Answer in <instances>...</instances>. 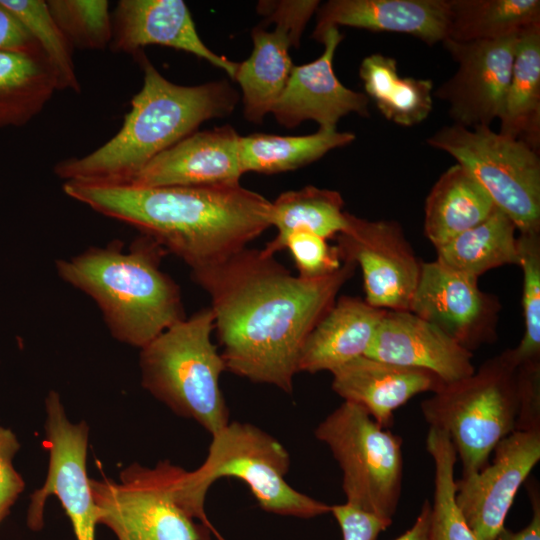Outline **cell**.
I'll return each instance as SVG.
<instances>
[{"mask_svg":"<svg viewBox=\"0 0 540 540\" xmlns=\"http://www.w3.org/2000/svg\"><path fill=\"white\" fill-rule=\"evenodd\" d=\"M356 267L345 260L330 275L303 279L274 256L244 248L219 263L191 270L192 280L210 297L226 370L291 393L307 336Z\"/></svg>","mask_w":540,"mask_h":540,"instance_id":"1","label":"cell"},{"mask_svg":"<svg viewBox=\"0 0 540 540\" xmlns=\"http://www.w3.org/2000/svg\"><path fill=\"white\" fill-rule=\"evenodd\" d=\"M62 189L150 237L191 270L225 260L272 226V202L240 183L138 187L66 181Z\"/></svg>","mask_w":540,"mask_h":540,"instance_id":"2","label":"cell"},{"mask_svg":"<svg viewBox=\"0 0 540 540\" xmlns=\"http://www.w3.org/2000/svg\"><path fill=\"white\" fill-rule=\"evenodd\" d=\"M143 85L119 131L93 152L57 163L66 181L129 183L154 157L195 132L204 121L229 115L238 100L226 82L183 86L167 80L139 51Z\"/></svg>","mask_w":540,"mask_h":540,"instance_id":"3","label":"cell"},{"mask_svg":"<svg viewBox=\"0 0 540 540\" xmlns=\"http://www.w3.org/2000/svg\"><path fill=\"white\" fill-rule=\"evenodd\" d=\"M165 253L140 235L127 250L114 240L58 259L55 270L95 302L115 340L141 349L186 317L178 284L160 267Z\"/></svg>","mask_w":540,"mask_h":540,"instance_id":"4","label":"cell"},{"mask_svg":"<svg viewBox=\"0 0 540 540\" xmlns=\"http://www.w3.org/2000/svg\"><path fill=\"white\" fill-rule=\"evenodd\" d=\"M213 331V313L203 308L168 327L139 353L142 387L211 435L230 422L219 385L226 368L212 342Z\"/></svg>","mask_w":540,"mask_h":540,"instance_id":"5","label":"cell"},{"mask_svg":"<svg viewBox=\"0 0 540 540\" xmlns=\"http://www.w3.org/2000/svg\"><path fill=\"white\" fill-rule=\"evenodd\" d=\"M98 524L117 540H209L204 504L188 487V471L168 460L131 463L119 480L90 478Z\"/></svg>","mask_w":540,"mask_h":540,"instance_id":"6","label":"cell"},{"mask_svg":"<svg viewBox=\"0 0 540 540\" xmlns=\"http://www.w3.org/2000/svg\"><path fill=\"white\" fill-rule=\"evenodd\" d=\"M517 363L511 349L487 359L471 375L444 383L421 403L430 427L446 432L462 463V476L480 471L495 446L515 431Z\"/></svg>","mask_w":540,"mask_h":540,"instance_id":"7","label":"cell"},{"mask_svg":"<svg viewBox=\"0 0 540 540\" xmlns=\"http://www.w3.org/2000/svg\"><path fill=\"white\" fill-rule=\"evenodd\" d=\"M286 448L273 436L250 423L229 422L212 434L204 462L188 472L193 495L205 503L211 485L222 477L243 481L260 507L270 513L303 519L331 512V506L290 486Z\"/></svg>","mask_w":540,"mask_h":540,"instance_id":"8","label":"cell"},{"mask_svg":"<svg viewBox=\"0 0 540 540\" xmlns=\"http://www.w3.org/2000/svg\"><path fill=\"white\" fill-rule=\"evenodd\" d=\"M342 470L346 504L391 524L401 495L402 440L344 401L315 429Z\"/></svg>","mask_w":540,"mask_h":540,"instance_id":"9","label":"cell"},{"mask_svg":"<svg viewBox=\"0 0 540 540\" xmlns=\"http://www.w3.org/2000/svg\"><path fill=\"white\" fill-rule=\"evenodd\" d=\"M426 142L464 167L520 233L540 232L538 152L489 126H444Z\"/></svg>","mask_w":540,"mask_h":540,"instance_id":"10","label":"cell"},{"mask_svg":"<svg viewBox=\"0 0 540 540\" xmlns=\"http://www.w3.org/2000/svg\"><path fill=\"white\" fill-rule=\"evenodd\" d=\"M44 447L48 469L43 485L30 496L26 523L30 530L44 527L45 506L50 496L60 501L76 540H95L98 508L87 473L89 426L73 422L60 394L50 390L44 399Z\"/></svg>","mask_w":540,"mask_h":540,"instance_id":"11","label":"cell"},{"mask_svg":"<svg viewBox=\"0 0 540 540\" xmlns=\"http://www.w3.org/2000/svg\"><path fill=\"white\" fill-rule=\"evenodd\" d=\"M336 240L341 260L360 266L369 305L409 311L422 261L398 222L367 220L346 212V227Z\"/></svg>","mask_w":540,"mask_h":540,"instance_id":"12","label":"cell"},{"mask_svg":"<svg viewBox=\"0 0 540 540\" xmlns=\"http://www.w3.org/2000/svg\"><path fill=\"white\" fill-rule=\"evenodd\" d=\"M518 37L519 34L489 41L443 42L458 68L433 94L447 103L453 124L490 127L499 119Z\"/></svg>","mask_w":540,"mask_h":540,"instance_id":"13","label":"cell"},{"mask_svg":"<svg viewBox=\"0 0 540 540\" xmlns=\"http://www.w3.org/2000/svg\"><path fill=\"white\" fill-rule=\"evenodd\" d=\"M409 311L470 352L496 340L498 299L479 288L478 278L437 260L421 263Z\"/></svg>","mask_w":540,"mask_h":540,"instance_id":"14","label":"cell"},{"mask_svg":"<svg viewBox=\"0 0 540 540\" xmlns=\"http://www.w3.org/2000/svg\"><path fill=\"white\" fill-rule=\"evenodd\" d=\"M492 463L455 480V501L477 540H494L515 495L540 459V432L513 431L494 448Z\"/></svg>","mask_w":540,"mask_h":540,"instance_id":"15","label":"cell"},{"mask_svg":"<svg viewBox=\"0 0 540 540\" xmlns=\"http://www.w3.org/2000/svg\"><path fill=\"white\" fill-rule=\"evenodd\" d=\"M267 23H275L273 31L263 27L252 30L253 51L239 63L235 80L239 83L246 119L261 123L283 92L293 64L291 46H298L309 15L300 5L279 1L265 9Z\"/></svg>","mask_w":540,"mask_h":540,"instance_id":"16","label":"cell"},{"mask_svg":"<svg viewBox=\"0 0 540 540\" xmlns=\"http://www.w3.org/2000/svg\"><path fill=\"white\" fill-rule=\"evenodd\" d=\"M342 39L337 27L327 29L317 39L324 44L322 55L313 62L293 66L271 110L279 124L293 128L313 120L320 128L336 129L338 121L350 113L370 116L369 98L344 86L334 73L333 59Z\"/></svg>","mask_w":540,"mask_h":540,"instance_id":"17","label":"cell"},{"mask_svg":"<svg viewBox=\"0 0 540 540\" xmlns=\"http://www.w3.org/2000/svg\"><path fill=\"white\" fill-rule=\"evenodd\" d=\"M111 50L135 55L160 45L191 53L235 78L239 63L210 50L182 0H120L112 14Z\"/></svg>","mask_w":540,"mask_h":540,"instance_id":"18","label":"cell"},{"mask_svg":"<svg viewBox=\"0 0 540 540\" xmlns=\"http://www.w3.org/2000/svg\"><path fill=\"white\" fill-rule=\"evenodd\" d=\"M238 133L229 125L193 132L154 157L129 182L138 187L239 183Z\"/></svg>","mask_w":540,"mask_h":540,"instance_id":"19","label":"cell"},{"mask_svg":"<svg viewBox=\"0 0 540 540\" xmlns=\"http://www.w3.org/2000/svg\"><path fill=\"white\" fill-rule=\"evenodd\" d=\"M365 356L430 371L444 383L475 371L472 352L410 311L386 310Z\"/></svg>","mask_w":540,"mask_h":540,"instance_id":"20","label":"cell"},{"mask_svg":"<svg viewBox=\"0 0 540 540\" xmlns=\"http://www.w3.org/2000/svg\"><path fill=\"white\" fill-rule=\"evenodd\" d=\"M394 32L427 45L448 36V0H330L319 6L314 39L331 27Z\"/></svg>","mask_w":540,"mask_h":540,"instance_id":"21","label":"cell"},{"mask_svg":"<svg viewBox=\"0 0 540 540\" xmlns=\"http://www.w3.org/2000/svg\"><path fill=\"white\" fill-rule=\"evenodd\" d=\"M331 373L333 391L344 401L365 409L385 429L392 426L394 411L413 396L435 392L444 384L430 371L396 365L365 355Z\"/></svg>","mask_w":540,"mask_h":540,"instance_id":"22","label":"cell"},{"mask_svg":"<svg viewBox=\"0 0 540 540\" xmlns=\"http://www.w3.org/2000/svg\"><path fill=\"white\" fill-rule=\"evenodd\" d=\"M385 311L358 297L338 298L307 336L298 372H332L365 355Z\"/></svg>","mask_w":540,"mask_h":540,"instance_id":"23","label":"cell"},{"mask_svg":"<svg viewBox=\"0 0 540 540\" xmlns=\"http://www.w3.org/2000/svg\"><path fill=\"white\" fill-rule=\"evenodd\" d=\"M482 185L458 163L431 188L424 207V233L435 248L475 227L494 210Z\"/></svg>","mask_w":540,"mask_h":540,"instance_id":"24","label":"cell"},{"mask_svg":"<svg viewBox=\"0 0 540 540\" xmlns=\"http://www.w3.org/2000/svg\"><path fill=\"white\" fill-rule=\"evenodd\" d=\"M499 133L539 151L540 23L519 33Z\"/></svg>","mask_w":540,"mask_h":540,"instance_id":"25","label":"cell"},{"mask_svg":"<svg viewBox=\"0 0 540 540\" xmlns=\"http://www.w3.org/2000/svg\"><path fill=\"white\" fill-rule=\"evenodd\" d=\"M365 95L389 121L405 127L423 122L433 108V83L428 79L402 77L396 59L373 53L359 67Z\"/></svg>","mask_w":540,"mask_h":540,"instance_id":"26","label":"cell"},{"mask_svg":"<svg viewBox=\"0 0 540 540\" xmlns=\"http://www.w3.org/2000/svg\"><path fill=\"white\" fill-rule=\"evenodd\" d=\"M56 90L55 72L44 55L0 51V129L29 123Z\"/></svg>","mask_w":540,"mask_h":540,"instance_id":"27","label":"cell"},{"mask_svg":"<svg viewBox=\"0 0 540 540\" xmlns=\"http://www.w3.org/2000/svg\"><path fill=\"white\" fill-rule=\"evenodd\" d=\"M516 226L495 206L475 227L436 248L437 261L478 278L485 272L518 262Z\"/></svg>","mask_w":540,"mask_h":540,"instance_id":"28","label":"cell"},{"mask_svg":"<svg viewBox=\"0 0 540 540\" xmlns=\"http://www.w3.org/2000/svg\"><path fill=\"white\" fill-rule=\"evenodd\" d=\"M343 206L339 192L311 185L280 194L272 202V226L277 234L261 249L263 254L274 256L284 250L294 232H312L326 239L336 236L346 227Z\"/></svg>","mask_w":540,"mask_h":540,"instance_id":"29","label":"cell"},{"mask_svg":"<svg viewBox=\"0 0 540 540\" xmlns=\"http://www.w3.org/2000/svg\"><path fill=\"white\" fill-rule=\"evenodd\" d=\"M355 140L351 132L319 128L304 136L255 133L239 138V158L243 173L265 174L295 170L310 164L329 151Z\"/></svg>","mask_w":540,"mask_h":540,"instance_id":"30","label":"cell"},{"mask_svg":"<svg viewBox=\"0 0 540 540\" xmlns=\"http://www.w3.org/2000/svg\"><path fill=\"white\" fill-rule=\"evenodd\" d=\"M540 23L539 0H448V36L456 42L497 40Z\"/></svg>","mask_w":540,"mask_h":540,"instance_id":"31","label":"cell"},{"mask_svg":"<svg viewBox=\"0 0 540 540\" xmlns=\"http://www.w3.org/2000/svg\"><path fill=\"white\" fill-rule=\"evenodd\" d=\"M426 449L435 467L430 512L431 540H477L455 501L454 468L457 454L448 434L430 427Z\"/></svg>","mask_w":540,"mask_h":540,"instance_id":"32","label":"cell"},{"mask_svg":"<svg viewBox=\"0 0 540 540\" xmlns=\"http://www.w3.org/2000/svg\"><path fill=\"white\" fill-rule=\"evenodd\" d=\"M28 29L51 64L58 90L79 93L80 83L72 59V46L52 18L46 1L0 0Z\"/></svg>","mask_w":540,"mask_h":540,"instance_id":"33","label":"cell"},{"mask_svg":"<svg viewBox=\"0 0 540 540\" xmlns=\"http://www.w3.org/2000/svg\"><path fill=\"white\" fill-rule=\"evenodd\" d=\"M49 12L72 48L103 50L113 26L107 0H47Z\"/></svg>","mask_w":540,"mask_h":540,"instance_id":"34","label":"cell"},{"mask_svg":"<svg viewBox=\"0 0 540 540\" xmlns=\"http://www.w3.org/2000/svg\"><path fill=\"white\" fill-rule=\"evenodd\" d=\"M518 262L523 272L522 307L525 323L519 345L511 349L518 364L540 360V232L517 237Z\"/></svg>","mask_w":540,"mask_h":540,"instance_id":"35","label":"cell"},{"mask_svg":"<svg viewBox=\"0 0 540 540\" xmlns=\"http://www.w3.org/2000/svg\"><path fill=\"white\" fill-rule=\"evenodd\" d=\"M293 257L298 276L303 279H317L336 272L342 265L336 246L327 239L312 232L292 233L285 242Z\"/></svg>","mask_w":540,"mask_h":540,"instance_id":"36","label":"cell"},{"mask_svg":"<svg viewBox=\"0 0 540 540\" xmlns=\"http://www.w3.org/2000/svg\"><path fill=\"white\" fill-rule=\"evenodd\" d=\"M518 412L515 430L540 432V360L517 365Z\"/></svg>","mask_w":540,"mask_h":540,"instance_id":"37","label":"cell"},{"mask_svg":"<svg viewBox=\"0 0 540 540\" xmlns=\"http://www.w3.org/2000/svg\"><path fill=\"white\" fill-rule=\"evenodd\" d=\"M20 448L16 434L0 425V523L25 489V481L13 464Z\"/></svg>","mask_w":540,"mask_h":540,"instance_id":"38","label":"cell"},{"mask_svg":"<svg viewBox=\"0 0 540 540\" xmlns=\"http://www.w3.org/2000/svg\"><path fill=\"white\" fill-rule=\"evenodd\" d=\"M343 540H376L380 532L390 524L348 504L331 506Z\"/></svg>","mask_w":540,"mask_h":540,"instance_id":"39","label":"cell"},{"mask_svg":"<svg viewBox=\"0 0 540 540\" xmlns=\"http://www.w3.org/2000/svg\"><path fill=\"white\" fill-rule=\"evenodd\" d=\"M0 51L44 55L23 23L0 1ZM45 56V55H44ZM46 57V56H45Z\"/></svg>","mask_w":540,"mask_h":540,"instance_id":"40","label":"cell"},{"mask_svg":"<svg viewBox=\"0 0 540 540\" xmlns=\"http://www.w3.org/2000/svg\"><path fill=\"white\" fill-rule=\"evenodd\" d=\"M529 495L533 508L530 523L518 532L503 527L494 540H540V499L535 485L529 486Z\"/></svg>","mask_w":540,"mask_h":540,"instance_id":"41","label":"cell"},{"mask_svg":"<svg viewBox=\"0 0 540 540\" xmlns=\"http://www.w3.org/2000/svg\"><path fill=\"white\" fill-rule=\"evenodd\" d=\"M430 512L431 504L426 500L412 527L395 540H431Z\"/></svg>","mask_w":540,"mask_h":540,"instance_id":"42","label":"cell"}]
</instances>
